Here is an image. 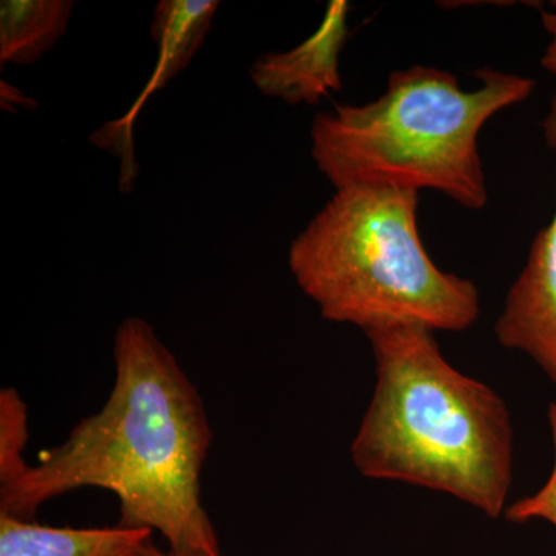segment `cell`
Here are the masks:
<instances>
[{
  "instance_id": "cell-2",
  "label": "cell",
  "mask_w": 556,
  "mask_h": 556,
  "mask_svg": "<svg viewBox=\"0 0 556 556\" xmlns=\"http://www.w3.org/2000/svg\"><path fill=\"white\" fill-rule=\"evenodd\" d=\"M376 386L351 444L364 477L447 493L490 518L507 508L514 427L493 388L464 375L420 325L365 332Z\"/></svg>"
},
{
  "instance_id": "cell-9",
  "label": "cell",
  "mask_w": 556,
  "mask_h": 556,
  "mask_svg": "<svg viewBox=\"0 0 556 556\" xmlns=\"http://www.w3.org/2000/svg\"><path fill=\"white\" fill-rule=\"evenodd\" d=\"M72 0H3L0 3V64L31 65L67 31Z\"/></svg>"
},
{
  "instance_id": "cell-7",
  "label": "cell",
  "mask_w": 556,
  "mask_h": 556,
  "mask_svg": "<svg viewBox=\"0 0 556 556\" xmlns=\"http://www.w3.org/2000/svg\"><path fill=\"white\" fill-rule=\"evenodd\" d=\"M346 0H331L320 27L295 49L268 53L252 64L251 79L260 93L289 105H317L342 90L339 58L350 30Z\"/></svg>"
},
{
  "instance_id": "cell-4",
  "label": "cell",
  "mask_w": 556,
  "mask_h": 556,
  "mask_svg": "<svg viewBox=\"0 0 556 556\" xmlns=\"http://www.w3.org/2000/svg\"><path fill=\"white\" fill-rule=\"evenodd\" d=\"M419 192L354 186L334 197L289 248L300 289L334 324L362 331L420 325L460 332L481 316V295L468 278L444 273L417 228Z\"/></svg>"
},
{
  "instance_id": "cell-5",
  "label": "cell",
  "mask_w": 556,
  "mask_h": 556,
  "mask_svg": "<svg viewBox=\"0 0 556 556\" xmlns=\"http://www.w3.org/2000/svg\"><path fill=\"white\" fill-rule=\"evenodd\" d=\"M543 127L547 144L556 150V93ZM495 334L507 350L533 358L556 386V214L538 232L525 269L508 289Z\"/></svg>"
},
{
  "instance_id": "cell-12",
  "label": "cell",
  "mask_w": 556,
  "mask_h": 556,
  "mask_svg": "<svg viewBox=\"0 0 556 556\" xmlns=\"http://www.w3.org/2000/svg\"><path fill=\"white\" fill-rule=\"evenodd\" d=\"M541 24L548 36V43L541 58V65L548 73L556 75V11H543L541 13Z\"/></svg>"
},
{
  "instance_id": "cell-8",
  "label": "cell",
  "mask_w": 556,
  "mask_h": 556,
  "mask_svg": "<svg viewBox=\"0 0 556 556\" xmlns=\"http://www.w3.org/2000/svg\"><path fill=\"white\" fill-rule=\"evenodd\" d=\"M138 527H51L0 515V556H135L153 540Z\"/></svg>"
},
{
  "instance_id": "cell-1",
  "label": "cell",
  "mask_w": 556,
  "mask_h": 556,
  "mask_svg": "<svg viewBox=\"0 0 556 556\" xmlns=\"http://www.w3.org/2000/svg\"><path fill=\"white\" fill-rule=\"evenodd\" d=\"M113 354L105 404L0 489V515L33 519L54 497L91 486L118 497V525L160 532L170 551L223 556L201 500L212 431L199 390L142 318L119 325Z\"/></svg>"
},
{
  "instance_id": "cell-11",
  "label": "cell",
  "mask_w": 556,
  "mask_h": 556,
  "mask_svg": "<svg viewBox=\"0 0 556 556\" xmlns=\"http://www.w3.org/2000/svg\"><path fill=\"white\" fill-rule=\"evenodd\" d=\"M548 422H551L552 441H554V467L548 475L546 484L541 486L533 495L521 497L517 503L507 506L504 518L507 521L522 522L532 519H544L556 527V401L548 407Z\"/></svg>"
},
{
  "instance_id": "cell-3",
  "label": "cell",
  "mask_w": 556,
  "mask_h": 556,
  "mask_svg": "<svg viewBox=\"0 0 556 556\" xmlns=\"http://www.w3.org/2000/svg\"><path fill=\"white\" fill-rule=\"evenodd\" d=\"M475 76L481 86L463 90L445 70H396L379 100L318 113L311 126L317 169L336 190L431 189L479 211L489 200L479 134L497 112L526 101L536 83L493 68Z\"/></svg>"
},
{
  "instance_id": "cell-10",
  "label": "cell",
  "mask_w": 556,
  "mask_h": 556,
  "mask_svg": "<svg viewBox=\"0 0 556 556\" xmlns=\"http://www.w3.org/2000/svg\"><path fill=\"white\" fill-rule=\"evenodd\" d=\"M28 442V412L14 388L0 391V489L27 470L24 457Z\"/></svg>"
},
{
  "instance_id": "cell-13",
  "label": "cell",
  "mask_w": 556,
  "mask_h": 556,
  "mask_svg": "<svg viewBox=\"0 0 556 556\" xmlns=\"http://www.w3.org/2000/svg\"><path fill=\"white\" fill-rule=\"evenodd\" d=\"M135 556H208V555L182 554V552L170 551V548H167V551H163V548L155 546V543H153V540H152V541H150V543L146 544V546L142 547L141 551H139L138 554Z\"/></svg>"
},
{
  "instance_id": "cell-6",
  "label": "cell",
  "mask_w": 556,
  "mask_h": 556,
  "mask_svg": "<svg viewBox=\"0 0 556 556\" xmlns=\"http://www.w3.org/2000/svg\"><path fill=\"white\" fill-rule=\"evenodd\" d=\"M218 9V0H160L156 3L150 25V36L159 49L156 67L129 112L121 119L110 121L91 135V144L118 156L119 188L123 192L131 190L137 178L134 126L142 105L155 91L163 89L182 70L188 68L203 47Z\"/></svg>"
}]
</instances>
